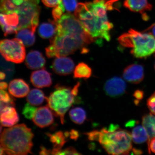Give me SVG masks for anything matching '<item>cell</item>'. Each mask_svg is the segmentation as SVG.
<instances>
[{
    "instance_id": "1",
    "label": "cell",
    "mask_w": 155,
    "mask_h": 155,
    "mask_svg": "<svg viewBox=\"0 0 155 155\" xmlns=\"http://www.w3.org/2000/svg\"><path fill=\"white\" fill-rule=\"evenodd\" d=\"M106 2L105 0H94L79 3L74 13L85 30L99 45L103 39L110 40V31L114 27L108 19Z\"/></svg>"
},
{
    "instance_id": "2",
    "label": "cell",
    "mask_w": 155,
    "mask_h": 155,
    "mask_svg": "<svg viewBox=\"0 0 155 155\" xmlns=\"http://www.w3.org/2000/svg\"><path fill=\"white\" fill-rule=\"evenodd\" d=\"M94 41L83 26L57 27L55 35L51 38V45L46 48V54L48 58H53L66 57L81 49L82 53H86L88 51L86 46Z\"/></svg>"
},
{
    "instance_id": "3",
    "label": "cell",
    "mask_w": 155,
    "mask_h": 155,
    "mask_svg": "<svg viewBox=\"0 0 155 155\" xmlns=\"http://www.w3.org/2000/svg\"><path fill=\"white\" fill-rule=\"evenodd\" d=\"M86 135L89 140L98 142L109 154H129L132 149L131 134L117 125L94 130Z\"/></svg>"
},
{
    "instance_id": "4",
    "label": "cell",
    "mask_w": 155,
    "mask_h": 155,
    "mask_svg": "<svg viewBox=\"0 0 155 155\" xmlns=\"http://www.w3.org/2000/svg\"><path fill=\"white\" fill-rule=\"evenodd\" d=\"M33 137L30 128L25 124H19L4 129L0 143L7 154L27 155L31 153Z\"/></svg>"
},
{
    "instance_id": "5",
    "label": "cell",
    "mask_w": 155,
    "mask_h": 155,
    "mask_svg": "<svg viewBox=\"0 0 155 155\" xmlns=\"http://www.w3.org/2000/svg\"><path fill=\"white\" fill-rule=\"evenodd\" d=\"M118 41L124 47L131 49L130 54L139 59L155 54V38L151 33H143L130 29L118 38Z\"/></svg>"
},
{
    "instance_id": "6",
    "label": "cell",
    "mask_w": 155,
    "mask_h": 155,
    "mask_svg": "<svg viewBox=\"0 0 155 155\" xmlns=\"http://www.w3.org/2000/svg\"><path fill=\"white\" fill-rule=\"evenodd\" d=\"M80 82L73 88L58 84L55 90L46 97L48 106L56 116L60 118L62 124L64 123L65 114L75 101L78 94Z\"/></svg>"
},
{
    "instance_id": "7",
    "label": "cell",
    "mask_w": 155,
    "mask_h": 155,
    "mask_svg": "<svg viewBox=\"0 0 155 155\" xmlns=\"http://www.w3.org/2000/svg\"><path fill=\"white\" fill-rule=\"evenodd\" d=\"M39 0H25L17 8L16 13L19 17L18 30L22 28H30L35 31L38 25L40 8Z\"/></svg>"
},
{
    "instance_id": "8",
    "label": "cell",
    "mask_w": 155,
    "mask_h": 155,
    "mask_svg": "<svg viewBox=\"0 0 155 155\" xmlns=\"http://www.w3.org/2000/svg\"><path fill=\"white\" fill-rule=\"evenodd\" d=\"M0 54L6 61L20 64L25 60L26 52L22 41L16 38L0 40Z\"/></svg>"
},
{
    "instance_id": "9",
    "label": "cell",
    "mask_w": 155,
    "mask_h": 155,
    "mask_svg": "<svg viewBox=\"0 0 155 155\" xmlns=\"http://www.w3.org/2000/svg\"><path fill=\"white\" fill-rule=\"evenodd\" d=\"M19 24V16L16 12L10 14L0 13V26L5 36L17 33Z\"/></svg>"
},
{
    "instance_id": "10",
    "label": "cell",
    "mask_w": 155,
    "mask_h": 155,
    "mask_svg": "<svg viewBox=\"0 0 155 155\" xmlns=\"http://www.w3.org/2000/svg\"><path fill=\"white\" fill-rule=\"evenodd\" d=\"M51 110L48 106L37 108L32 119L34 123L41 128L51 125L54 119V113Z\"/></svg>"
},
{
    "instance_id": "11",
    "label": "cell",
    "mask_w": 155,
    "mask_h": 155,
    "mask_svg": "<svg viewBox=\"0 0 155 155\" xmlns=\"http://www.w3.org/2000/svg\"><path fill=\"white\" fill-rule=\"evenodd\" d=\"M126 84L121 78L114 77L106 81L104 85V90L109 96L112 97H120L125 94Z\"/></svg>"
},
{
    "instance_id": "12",
    "label": "cell",
    "mask_w": 155,
    "mask_h": 155,
    "mask_svg": "<svg viewBox=\"0 0 155 155\" xmlns=\"http://www.w3.org/2000/svg\"><path fill=\"white\" fill-rule=\"evenodd\" d=\"M75 64L70 58L66 57H58L53 61L52 69L53 71L60 75H69L74 70Z\"/></svg>"
},
{
    "instance_id": "13",
    "label": "cell",
    "mask_w": 155,
    "mask_h": 155,
    "mask_svg": "<svg viewBox=\"0 0 155 155\" xmlns=\"http://www.w3.org/2000/svg\"><path fill=\"white\" fill-rule=\"evenodd\" d=\"M122 75L127 82L135 84H139L144 78V68L140 64H131L124 69Z\"/></svg>"
},
{
    "instance_id": "14",
    "label": "cell",
    "mask_w": 155,
    "mask_h": 155,
    "mask_svg": "<svg viewBox=\"0 0 155 155\" xmlns=\"http://www.w3.org/2000/svg\"><path fill=\"white\" fill-rule=\"evenodd\" d=\"M30 81L34 86L38 88L49 87L52 83L51 74L43 68L32 72Z\"/></svg>"
},
{
    "instance_id": "15",
    "label": "cell",
    "mask_w": 155,
    "mask_h": 155,
    "mask_svg": "<svg viewBox=\"0 0 155 155\" xmlns=\"http://www.w3.org/2000/svg\"><path fill=\"white\" fill-rule=\"evenodd\" d=\"M47 135L53 144L52 150H47L48 155H57L58 151L62 149L67 143V138L69 137V133L68 131L64 133L62 131H58L54 134L48 133Z\"/></svg>"
},
{
    "instance_id": "16",
    "label": "cell",
    "mask_w": 155,
    "mask_h": 155,
    "mask_svg": "<svg viewBox=\"0 0 155 155\" xmlns=\"http://www.w3.org/2000/svg\"><path fill=\"white\" fill-rule=\"evenodd\" d=\"M29 86L27 82L21 78L11 81L9 84L8 91L11 95L17 98L25 97L29 93Z\"/></svg>"
},
{
    "instance_id": "17",
    "label": "cell",
    "mask_w": 155,
    "mask_h": 155,
    "mask_svg": "<svg viewBox=\"0 0 155 155\" xmlns=\"http://www.w3.org/2000/svg\"><path fill=\"white\" fill-rule=\"evenodd\" d=\"M19 121V115L14 106L6 107L0 114V123L4 127H12Z\"/></svg>"
},
{
    "instance_id": "18",
    "label": "cell",
    "mask_w": 155,
    "mask_h": 155,
    "mask_svg": "<svg viewBox=\"0 0 155 155\" xmlns=\"http://www.w3.org/2000/svg\"><path fill=\"white\" fill-rule=\"evenodd\" d=\"M46 60L42 54L37 51H31L28 53L25 59V64L30 69H38L44 68Z\"/></svg>"
},
{
    "instance_id": "19",
    "label": "cell",
    "mask_w": 155,
    "mask_h": 155,
    "mask_svg": "<svg viewBox=\"0 0 155 155\" xmlns=\"http://www.w3.org/2000/svg\"><path fill=\"white\" fill-rule=\"evenodd\" d=\"M124 6L129 11L141 14L151 11L153 8L148 0H124Z\"/></svg>"
},
{
    "instance_id": "20",
    "label": "cell",
    "mask_w": 155,
    "mask_h": 155,
    "mask_svg": "<svg viewBox=\"0 0 155 155\" xmlns=\"http://www.w3.org/2000/svg\"><path fill=\"white\" fill-rule=\"evenodd\" d=\"M57 22L54 20H49L41 23L39 26V35L43 38H52L57 32Z\"/></svg>"
},
{
    "instance_id": "21",
    "label": "cell",
    "mask_w": 155,
    "mask_h": 155,
    "mask_svg": "<svg viewBox=\"0 0 155 155\" xmlns=\"http://www.w3.org/2000/svg\"><path fill=\"white\" fill-rule=\"evenodd\" d=\"M35 32L30 28H22L18 30L16 37L21 40L25 46L28 47L33 45L35 42Z\"/></svg>"
},
{
    "instance_id": "22",
    "label": "cell",
    "mask_w": 155,
    "mask_h": 155,
    "mask_svg": "<svg viewBox=\"0 0 155 155\" xmlns=\"http://www.w3.org/2000/svg\"><path fill=\"white\" fill-rule=\"evenodd\" d=\"M131 136L132 141L136 144H140L148 141V134L143 125H138L134 127Z\"/></svg>"
},
{
    "instance_id": "23",
    "label": "cell",
    "mask_w": 155,
    "mask_h": 155,
    "mask_svg": "<svg viewBox=\"0 0 155 155\" xmlns=\"http://www.w3.org/2000/svg\"><path fill=\"white\" fill-rule=\"evenodd\" d=\"M142 123L149 136L148 144L152 139L155 137V115L152 114H146L142 117Z\"/></svg>"
},
{
    "instance_id": "24",
    "label": "cell",
    "mask_w": 155,
    "mask_h": 155,
    "mask_svg": "<svg viewBox=\"0 0 155 155\" xmlns=\"http://www.w3.org/2000/svg\"><path fill=\"white\" fill-rule=\"evenodd\" d=\"M46 99L44 93L38 89H32L27 95V101L32 106L40 105Z\"/></svg>"
},
{
    "instance_id": "25",
    "label": "cell",
    "mask_w": 155,
    "mask_h": 155,
    "mask_svg": "<svg viewBox=\"0 0 155 155\" xmlns=\"http://www.w3.org/2000/svg\"><path fill=\"white\" fill-rule=\"evenodd\" d=\"M69 116L72 122L78 125L83 124L87 118L86 111L80 107L71 109L69 112Z\"/></svg>"
},
{
    "instance_id": "26",
    "label": "cell",
    "mask_w": 155,
    "mask_h": 155,
    "mask_svg": "<svg viewBox=\"0 0 155 155\" xmlns=\"http://www.w3.org/2000/svg\"><path fill=\"white\" fill-rule=\"evenodd\" d=\"M92 70L87 64L80 63L78 64L74 70V77L75 78L88 79L91 76Z\"/></svg>"
},
{
    "instance_id": "27",
    "label": "cell",
    "mask_w": 155,
    "mask_h": 155,
    "mask_svg": "<svg viewBox=\"0 0 155 155\" xmlns=\"http://www.w3.org/2000/svg\"><path fill=\"white\" fill-rule=\"evenodd\" d=\"M15 100L4 90L0 89V114L3 110L9 106H15Z\"/></svg>"
},
{
    "instance_id": "28",
    "label": "cell",
    "mask_w": 155,
    "mask_h": 155,
    "mask_svg": "<svg viewBox=\"0 0 155 155\" xmlns=\"http://www.w3.org/2000/svg\"><path fill=\"white\" fill-rule=\"evenodd\" d=\"M2 54H0V71H6L8 72V74L11 76L14 73V68L13 64L7 63L6 60L3 58Z\"/></svg>"
},
{
    "instance_id": "29",
    "label": "cell",
    "mask_w": 155,
    "mask_h": 155,
    "mask_svg": "<svg viewBox=\"0 0 155 155\" xmlns=\"http://www.w3.org/2000/svg\"><path fill=\"white\" fill-rule=\"evenodd\" d=\"M65 9L64 8L63 2L61 1L60 4L58 6L55 7L54 8L52 11V16L54 18V20L56 22H58L62 15L63 13L65 12Z\"/></svg>"
},
{
    "instance_id": "30",
    "label": "cell",
    "mask_w": 155,
    "mask_h": 155,
    "mask_svg": "<svg viewBox=\"0 0 155 155\" xmlns=\"http://www.w3.org/2000/svg\"><path fill=\"white\" fill-rule=\"evenodd\" d=\"M29 103L25 104L22 110V114L26 119H32L37 108Z\"/></svg>"
},
{
    "instance_id": "31",
    "label": "cell",
    "mask_w": 155,
    "mask_h": 155,
    "mask_svg": "<svg viewBox=\"0 0 155 155\" xmlns=\"http://www.w3.org/2000/svg\"><path fill=\"white\" fill-rule=\"evenodd\" d=\"M65 10L69 12H72L77 8L78 4L77 0H63Z\"/></svg>"
},
{
    "instance_id": "32",
    "label": "cell",
    "mask_w": 155,
    "mask_h": 155,
    "mask_svg": "<svg viewBox=\"0 0 155 155\" xmlns=\"http://www.w3.org/2000/svg\"><path fill=\"white\" fill-rule=\"evenodd\" d=\"M147 106L151 114L155 115V92L149 98L147 101Z\"/></svg>"
},
{
    "instance_id": "33",
    "label": "cell",
    "mask_w": 155,
    "mask_h": 155,
    "mask_svg": "<svg viewBox=\"0 0 155 155\" xmlns=\"http://www.w3.org/2000/svg\"><path fill=\"white\" fill-rule=\"evenodd\" d=\"M45 6L49 8H53L58 5L61 0H42Z\"/></svg>"
},
{
    "instance_id": "34",
    "label": "cell",
    "mask_w": 155,
    "mask_h": 155,
    "mask_svg": "<svg viewBox=\"0 0 155 155\" xmlns=\"http://www.w3.org/2000/svg\"><path fill=\"white\" fill-rule=\"evenodd\" d=\"M149 152L151 151L155 153V137L152 139L148 144Z\"/></svg>"
},
{
    "instance_id": "35",
    "label": "cell",
    "mask_w": 155,
    "mask_h": 155,
    "mask_svg": "<svg viewBox=\"0 0 155 155\" xmlns=\"http://www.w3.org/2000/svg\"><path fill=\"white\" fill-rule=\"evenodd\" d=\"M69 137L72 139L76 140L79 136V133L77 130H72L69 131Z\"/></svg>"
},
{
    "instance_id": "36",
    "label": "cell",
    "mask_w": 155,
    "mask_h": 155,
    "mask_svg": "<svg viewBox=\"0 0 155 155\" xmlns=\"http://www.w3.org/2000/svg\"><path fill=\"white\" fill-rule=\"evenodd\" d=\"M143 94L142 91L140 90H137L134 92V95L137 99L140 100L143 97Z\"/></svg>"
},
{
    "instance_id": "37",
    "label": "cell",
    "mask_w": 155,
    "mask_h": 155,
    "mask_svg": "<svg viewBox=\"0 0 155 155\" xmlns=\"http://www.w3.org/2000/svg\"><path fill=\"white\" fill-rule=\"evenodd\" d=\"M8 87V83L6 82H0V89L5 90Z\"/></svg>"
},
{
    "instance_id": "38",
    "label": "cell",
    "mask_w": 155,
    "mask_h": 155,
    "mask_svg": "<svg viewBox=\"0 0 155 155\" xmlns=\"http://www.w3.org/2000/svg\"><path fill=\"white\" fill-rule=\"evenodd\" d=\"M5 154V151L3 149L2 147L0 144V155H3Z\"/></svg>"
},
{
    "instance_id": "39",
    "label": "cell",
    "mask_w": 155,
    "mask_h": 155,
    "mask_svg": "<svg viewBox=\"0 0 155 155\" xmlns=\"http://www.w3.org/2000/svg\"><path fill=\"white\" fill-rule=\"evenodd\" d=\"M152 34L155 38V24L153 25L152 29Z\"/></svg>"
},
{
    "instance_id": "40",
    "label": "cell",
    "mask_w": 155,
    "mask_h": 155,
    "mask_svg": "<svg viewBox=\"0 0 155 155\" xmlns=\"http://www.w3.org/2000/svg\"><path fill=\"white\" fill-rule=\"evenodd\" d=\"M1 124H0V137H1V133H2V125H1Z\"/></svg>"
},
{
    "instance_id": "41",
    "label": "cell",
    "mask_w": 155,
    "mask_h": 155,
    "mask_svg": "<svg viewBox=\"0 0 155 155\" xmlns=\"http://www.w3.org/2000/svg\"><path fill=\"white\" fill-rule=\"evenodd\" d=\"M154 68H155V65H154Z\"/></svg>"
},
{
    "instance_id": "42",
    "label": "cell",
    "mask_w": 155,
    "mask_h": 155,
    "mask_svg": "<svg viewBox=\"0 0 155 155\" xmlns=\"http://www.w3.org/2000/svg\"><path fill=\"white\" fill-rule=\"evenodd\" d=\"M107 1H108V0H107Z\"/></svg>"
}]
</instances>
